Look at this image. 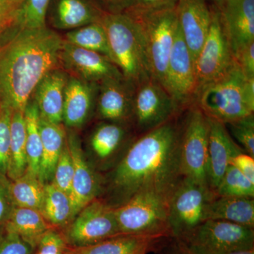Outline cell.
<instances>
[{
    "mask_svg": "<svg viewBox=\"0 0 254 254\" xmlns=\"http://www.w3.org/2000/svg\"><path fill=\"white\" fill-rule=\"evenodd\" d=\"M180 128L181 122L177 117L131 142L110 174V206L117 208L139 193L171 195L183 178Z\"/></svg>",
    "mask_w": 254,
    "mask_h": 254,
    "instance_id": "1",
    "label": "cell"
},
{
    "mask_svg": "<svg viewBox=\"0 0 254 254\" xmlns=\"http://www.w3.org/2000/svg\"><path fill=\"white\" fill-rule=\"evenodd\" d=\"M64 39L47 27H18L0 42V105L25 108L42 78L57 68Z\"/></svg>",
    "mask_w": 254,
    "mask_h": 254,
    "instance_id": "2",
    "label": "cell"
},
{
    "mask_svg": "<svg viewBox=\"0 0 254 254\" xmlns=\"http://www.w3.org/2000/svg\"><path fill=\"white\" fill-rule=\"evenodd\" d=\"M195 103L205 116L225 125L254 115V79L246 78L237 64L225 76L202 88Z\"/></svg>",
    "mask_w": 254,
    "mask_h": 254,
    "instance_id": "3",
    "label": "cell"
},
{
    "mask_svg": "<svg viewBox=\"0 0 254 254\" xmlns=\"http://www.w3.org/2000/svg\"><path fill=\"white\" fill-rule=\"evenodd\" d=\"M123 11L129 14L134 21L150 76L164 86L179 24L176 6L150 11Z\"/></svg>",
    "mask_w": 254,
    "mask_h": 254,
    "instance_id": "4",
    "label": "cell"
},
{
    "mask_svg": "<svg viewBox=\"0 0 254 254\" xmlns=\"http://www.w3.org/2000/svg\"><path fill=\"white\" fill-rule=\"evenodd\" d=\"M100 21L108 36L112 62L125 79L136 87L151 78L131 16L125 11H105Z\"/></svg>",
    "mask_w": 254,
    "mask_h": 254,
    "instance_id": "5",
    "label": "cell"
},
{
    "mask_svg": "<svg viewBox=\"0 0 254 254\" xmlns=\"http://www.w3.org/2000/svg\"><path fill=\"white\" fill-rule=\"evenodd\" d=\"M170 195L139 193L114 208L120 234L159 238L170 235L168 222Z\"/></svg>",
    "mask_w": 254,
    "mask_h": 254,
    "instance_id": "6",
    "label": "cell"
},
{
    "mask_svg": "<svg viewBox=\"0 0 254 254\" xmlns=\"http://www.w3.org/2000/svg\"><path fill=\"white\" fill-rule=\"evenodd\" d=\"M177 242L192 254H227L254 249V230L232 222L207 220Z\"/></svg>",
    "mask_w": 254,
    "mask_h": 254,
    "instance_id": "7",
    "label": "cell"
},
{
    "mask_svg": "<svg viewBox=\"0 0 254 254\" xmlns=\"http://www.w3.org/2000/svg\"><path fill=\"white\" fill-rule=\"evenodd\" d=\"M185 111L187 113L181 122L180 137L182 175L209 187L206 173L208 118L195 103Z\"/></svg>",
    "mask_w": 254,
    "mask_h": 254,
    "instance_id": "8",
    "label": "cell"
},
{
    "mask_svg": "<svg viewBox=\"0 0 254 254\" xmlns=\"http://www.w3.org/2000/svg\"><path fill=\"white\" fill-rule=\"evenodd\" d=\"M215 195L208 187L183 177L169 199L170 235L181 240L204 221L207 205Z\"/></svg>",
    "mask_w": 254,
    "mask_h": 254,
    "instance_id": "9",
    "label": "cell"
},
{
    "mask_svg": "<svg viewBox=\"0 0 254 254\" xmlns=\"http://www.w3.org/2000/svg\"><path fill=\"white\" fill-rule=\"evenodd\" d=\"M212 11L208 35L194 63L198 93L206 85L225 76L237 64L222 26L220 11L214 6Z\"/></svg>",
    "mask_w": 254,
    "mask_h": 254,
    "instance_id": "10",
    "label": "cell"
},
{
    "mask_svg": "<svg viewBox=\"0 0 254 254\" xmlns=\"http://www.w3.org/2000/svg\"><path fill=\"white\" fill-rule=\"evenodd\" d=\"M120 235L114 208L105 200L95 199L78 212L63 237L66 245L80 249Z\"/></svg>",
    "mask_w": 254,
    "mask_h": 254,
    "instance_id": "11",
    "label": "cell"
},
{
    "mask_svg": "<svg viewBox=\"0 0 254 254\" xmlns=\"http://www.w3.org/2000/svg\"><path fill=\"white\" fill-rule=\"evenodd\" d=\"M164 87L173 98L180 113L195 103L198 85L194 62L179 24L168 60Z\"/></svg>",
    "mask_w": 254,
    "mask_h": 254,
    "instance_id": "12",
    "label": "cell"
},
{
    "mask_svg": "<svg viewBox=\"0 0 254 254\" xmlns=\"http://www.w3.org/2000/svg\"><path fill=\"white\" fill-rule=\"evenodd\" d=\"M180 113L170 93L153 78L136 87L132 120L141 134L177 118Z\"/></svg>",
    "mask_w": 254,
    "mask_h": 254,
    "instance_id": "13",
    "label": "cell"
},
{
    "mask_svg": "<svg viewBox=\"0 0 254 254\" xmlns=\"http://www.w3.org/2000/svg\"><path fill=\"white\" fill-rule=\"evenodd\" d=\"M60 64L74 73L73 76L99 83L110 79H125L123 73L105 55L70 44L64 40Z\"/></svg>",
    "mask_w": 254,
    "mask_h": 254,
    "instance_id": "14",
    "label": "cell"
},
{
    "mask_svg": "<svg viewBox=\"0 0 254 254\" xmlns=\"http://www.w3.org/2000/svg\"><path fill=\"white\" fill-rule=\"evenodd\" d=\"M66 143L73 165L72 187L70 194L73 219L81 209L97 199L101 191V182L87 161L77 137L71 133L68 135Z\"/></svg>",
    "mask_w": 254,
    "mask_h": 254,
    "instance_id": "15",
    "label": "cell"
},
{
    "mask_svg": "<svg viewBox=\"0 0 254 254\" xmlns=\"http://www.w3.org/2000/svg\"><path fill=\"white\" fill-rule=\"evenodd\" d=\"M176 10L182 36L195 63L208 35L213 11L207 0H178Z\"/></svg>",
    "mask_w": 254,
    "mask_h": 254,
    "instance_id": "16",
    "label": "cell"
},
{
    "mask_svg": "<svg viewBox=\"0 0 254 254\" xmlns=\"http://www.w3.org/2000/svg\"><path fill=\"white\" fill-rule=\"evenodd\" d=\"M208 121L207 180L210 190L214 191L230 165L232 157L244 150L230 134L225 124L208 118Z\"/></svg>",
    "mask_w": 254,
    "mask_h": 254,
    "instance_id": "17",
    "label": "cell"
},
{
    "mask_svg": "<svg viewBox=\"0 0 254 254\" xmlns=\"http://www.w3.org/2000/svg\"><path fill=\"white\" fill-rule=\"evenodd\" d=\"M136 86L125 79H110L98 84L97 111L100 118L123 123L132 120Z\"/></svg>",
    "mask_w": 254,
    "mask_h": 254,
    "instance_id": "18",
    "label": "cell"
},
{
    "mask_svg": "<svg viewBox=\"0 0 254 254\" xmlns=\"http://www.w3.org/2000/svg\"><path fill=\"white\" fill-rule=\"evenodd\" d=\"M218 10L233 55L254 42V0H226Z\"/></svg>",
    "mask_w": 254,
    "mask_h": 254,
    "instance_id": "19",
    "label": "cell"
},
{
    "mask_svg": "<svg viewBox=\"0 0 254 254\" xmlns=\"http://www.w3.org/2000/svg\"><path fill=\"white\" fill-rule=\"evenodd\" d=\"M98 84L68 76L65 88L63 122L75 128L86 123L96 103Z\"/></svg>",
    "mask_w": 254,
    "mask_h": 254,
    "instance_id": "20",
    "label": "cell"
},
{
    "mask_svg": "<svg viewBox=\"0 0 254 254\" xmlns=\"http://www.w3.org/2000/svg\"><path fill=\"white\" fill-rule=\"evenodd\" d=\"M68 74L55 68L49 71L37 85L33 95L34 101L43 120L53 124H62L64 101Z\"/></svg>",
    "mask_w": 254,
    "mask_h": 254,
    "instance_id": "21",
    "label": "cell"
},
{
    "mask_svg": "<svg viewBox=\"0 0 254 254\" xmlns=\"http://www.w3.org/2000/svg\"><path fill=\"white\" fill-rule=\"evenodd\" d=\"M48 11L53 26L63 30L99 22L106 11L91 0H50Z\"/></svg>",
    "mask_w": 254,
    "mask_h": 254,
    "instance_id": "22",
    "label": "cell"
},
{
    "mask_svg": "<svg viewBox=\"0 0 254 254\" xmlns=\"http://www.w3.org/2000/svg\"><path fill=\"white\" fill-rule=\"evenodd\" d=\"M204 220H222L254 229V198L215 194L207 205Z\"/></svg>",
    "mask_w": 254,
    "mask_h": 254,
    "instance_id": "23",
    "label": "cell"
},
{
    "mask_svg": "<svg viewBox=\"0 0 254 254\" xmlns=\"http://www.w3.org/2000/svg\"><path fill=\"white\" fill-rule=\"evenodd\" d=\"M39 126L42 138V156L38 179L45 185L53 180L57 163L66 144V133L62 124L49 123L41 117Z\"/></svg>",
    "mask_w": 254,
    "mask_h": 254,
    "instance_id": "24",
    "label": "cell"
},
{
    "mask_svg": "<svg viewBox=\"0 0 254 254\" xmlns=\"http://www.w3.org/2000/svg\"><path fill=\"white\" fill-rule=\"evenodd\" d=\"M159 237L147 235H120L96 245L75 249L77 254H142L146 253Z\"/></svg>",
    "mask_w": 254,
    "mask_h": 254,
    "instance_id": "25",
    "label": "cell"
},
{
    "mask_svg": "<svg viewBox=\"0 0 254 254\" xmlns=\"http://www.w3.org/2000/svg\"><path fill=\"white\" fill-rule=\"evenodd\" d=\"M4 227L17 233L35 249L40 239L50 229L41 211L18 206L14 207Z\"/></svg>",
    "mask_w": 254,
    "mask_h": 254,
    "instance_id": "26",
    "label": "cell"
},
{
    "mask_svg": "<svg viewBox=\"0 0 254 254\" xmlns=\"http://www.w3.org/2000/svg\"><path fill=\"white\" fill-rule=\"evenodd\" d=\"M6 187L15 206L36 209L42 213L44 202V185L38 177L26 171L14 180L6 179Z\"/></svg>",
    "mask_w": 254,
    "mask_h": 254,
    "instance_id": "27",
    "label": "cell"
},
{
    "mask_svg": "<svg viewBox=\"0 0 254 254\" xmlns=\"http://www.w3.org/2000/svg\"><path fill=\"white\" fill-rule=\"evenodd\" d=\"M127 137V131L123 123H103L92 135L91 149L99 161L106 163L117 154Z\"/></svg>",
    "mask_w": 254,
    "mask_h": 254,
    "instance_id": "28",
    "label": "cell"
},
{
    "mask_svg": "<svg viewBox=\"0 0 254 254\" xmlns=\"http://www.w3.org/2000/svg\"><path fill=\"white\" fill-rule=\"evenodd\" d=\"M27 169L24 112L13 110L9 168L6 177L10 180H16L22 176L27 171Z\"/></svg>",
    "mask_w": 254,
    "mask_h": 254,
    "instance_id": "29",
    "label": "cell"
},
{
    "mask_svg": "<svg viewBox=\"0 0 254 254\" xmlns=\"http://www.w3.org/2000/svg\"><path fill=\"white\" fill-rule=\"evenodd\" d=\"M44 202L42 213L48 223L64 226L73 220V208L69 195L52 182L44 185Z\"/></svg>",
    "mask_w": 254,
    "mask_h": 254,
    "instance_id": "30",
    "label": "cell"
},
{
    "mask_svg": "<svg viewBox=\"0 0 254 254\" xmlns=\"http://www.w3.org/2000/svg\"><path fill=\"white\" fill-rule=\"evenodd\" d=\"M26 123V149L27 171L38 177L42 156V138L40 131V115L34 100H29L24 110Z\"/></svg>",
    "mask_w": 254,
    "mask_h": 254,
    "instance_id": "31",
    "label": "cell"
},
{
    "mask_svg": "<svg viewBox=\"0 0 254 254\" xmlns=\"http://www.w3.org/2000/svg\"><path fill=\"white\" fill-rule=\"evenodd\" d=\"M64 40L83 49L100 53L111 60L108 36L101 21L68 32Z\"/></svg>",
    "mask_w": 254,
    "mask_h": 254,
    "instance_id": "32",
    "label": "cell"
},
{
    "mask_svg": "<svg viewBox=\"0 0 254 254\" xmlns=\"http://www.w3.org/2000/svg\"><path fill=\"white\" fill-rule=\"evenodd\" d=\"M214 192L220 196L254 198V183L230 165Z\"/></svg>",
    "mask_w": 254,
    "mask_h": 254,
    "instance_id": "33",
    "label": "cell"
},
{
    "mask_svg": "<svg viewBox=\"0 0 254 254\" xmlns=\"http://www.w3.org/2000/svg\"><path fill=\"white\" fill-rule=\"evenodd\" d=\"M50 0H23L20 27H46Z\"/></svg>",
    "mask_w": 254,
    "mask_h": 254,
    "instance_id": "34",
    "label": "cell"
},
{
    "mask_svg": "<svg viewBox=\"0 0 254 254\" xmlns=\"http://www.w3.org/2000/svg\"><path fill=\"white\" fill-rule=\"evenodd\" d=\"M13 110L0 105V176L6 177L11 145V120Z\"/></svg>",
    "mask_w": 254,
    "mask_h": 254,
    "instance_id": "35",
    "label": "cell"
},
{
    "mask_svg": "<svg viewBox=\"0 0 254 254\" xmlns=\"http://www.w3.org/2000/svg\"><path fill=\"white\" fill-rule=\"evenodd\" d=\"M230 134L247 154L254 158V115L226 124Z\"/></svg>",
    "mask_w": 254,
    "mask_h": 254,
    "instance_id": "36",
    "label": "cell"
},
{
    "mask_svg": "<svg viewBox=\"0 0 254 254\" xmlns=\"http://www.w3.org/2000/svg\"><path fill=\"white\" fill-rule=\"evenodd\" d=\"M23 0H0V42L20 27Z\"/></svg>",
    "mask_w": 254,
    "mask_h": 254,
    "instance_id": "37",
    "label": "cell"
},
{
    "mask_svg": "<svg viewBox=\"0 0 254 254\" xmlns=\"http://www.w3.org/2000/svg\"><path fill=\"white\" fill-rule=\"evenodd\" d=\"M73 165L67 143L64 147L55 168L52 183L70 196L72 187Z\"/></svg>",
    "mask_w": 254,
    "mask_h": 254,
    "instance_id": "38",
    "label": "cell"
},
{
    "mask_svg": "<svg viewBox=\"0 0 254 254\" xmlns=\"http://www.w3.org/2000/svg\"><path fill=\"white\" fill-rule=\"evenodd\" d=\"M2 228L0 233V254H33V246L7 227Z\"/></svg>",
    "mask_w": 254,
    "mask_h": 254,
    "instance_id": "39",
    "label": "cell"
},
{
    "mask_svg": "<svg viewBox=\"0 0 254 254\" xmlns=\"http://www.w3.org/2000/svg\"><path fill=\"white\" fill-rule=\"evenodd\" d=\"M66 245L63 236L49 229L41 237L36 246L38 248L37 254H64Z\"/></svg>",
    "mask_w": 254,
    "mask_h": 254,
    "instance_id": "40",
    "label": "cell"
},
{
    "mask_svg": "<svg viewBox=\"0 0 254 254\" xmlns=\"http://www.w3.org/2000/svg\"><path fill=\"white\" fill-rule=\"evenodd\" d=\"M234 57L245 77L254 79V42L237 50Z\"/></svg>",
    "mask_w": 254,
    "mask_h": 254,
    "instance_id": "41",
    "label": "cell"
},
{
    "mask_svg": "<svg viewBox=\"0 0 254 254\" xmlns=\"http://www.w3.org/2000/svg\"><path fill=\"white\" fill-rule=\"evenodd\" d=\"M6 179L0 176V227L6 225L15 206L6 187Z\"/></svg>",
    "mask_w": 254,
    "mask_h": 254,
    "instance_id": "42",
    "label": "cell"
},
{
    "mask_svg": "<svg viewBox=\"0 0 254 254\" xmlns=\"http://www.w3.org/2000/svg\"><path fill=\"white\" fill-rule=\"evenodd\" d=\"M230 165L254 183V157L247 154L245 150H240L232 157Z\"/></svg>",
    "mask_w": 254,
    "mask_h": 254,
    "instance_id": "43",
    "label": "cell"
},
{
    "mask_svg": "<svg viewBox=\"0 0 254 254\" xmlns=\"http://www.w3.org/2000/svg\"><path fill=\"white\" fill-rule=\"evenodd\" d=\"M177 1L178 0H128V5L125 10L150 11L175 7Z\"/></svg>",
    "mask_w": 254,
    "mask_h": 254,
    "instance_id": "44",
    "label": "cell"
},
{
    "mask_svg": "<svg viewBox=\"0 0 254 254\" xmlns=\"http://www.w3.org/2000/svg\"><path fill=\"white\" fill-rule=\"evenodd\" d=\"M108 8L110 12H121L126 9L128 0H102Z\"/></svg>",
    "mask_w": 254,
    "mask_h": 254,
    "instance_id": "45",
    "label": "cell"
},
{
    "mask_svg": "<svg viewBox=\"0 0 254 254\" xmlns=\"http://www.w3.org/2000/svg\"><path fill=\"white\" fill-rule=\"evenodd\" d=\"M170 254H192L190 252L185 248V246L180 243V242H177V245L175 248L172 251Z\"/></svg>",
    "mask_w": 254,
    "mask_h": 254,
    "instance_id": "46",
    "label": "cell"
},
{
    "mask_svg": "<svg viewBox=\"0 0 254 254\" xmlns=\"http://www.w3.org/2000/svg\"><path fill=\"white\" fill-rule=\"evenodd\" d=\"M227 254H254V249L248 250L237 251Z\"/></svg>",
    "mask_w": 254,
    "mask_h": 254,
    "instance_id": "47",
    "label": "cell"
},
{
    "mask_svg": "<svg viewBox=\"0 0 254 254\" xmlns=\"http://www.w3.org/2000/svg\"><path fill=\"white\" fill-rule=\"evenodd\" d=\"M211 1L215 4V6L219 9V8L221 7L222 4L225 2L226 0H211Z\"/></svg>",
    "mask_w": 254,
    "mask_h": 254,
    "instance_id": "48",
    "label": "cell"
},
{
    "mask_svg": "<svg viewBox=\"0 0 254 254\" xmlns=\"http://www.w3.org/2000/svg\"><path fill=\"white\" fill-rule=\"evenodd\" d=\"M146 254V253H143V254Z\"/></svg>",
    "mask_w": 254,
    "mask_h": 254,
    "instance_id": "49",
    "label": "cell"
}]
</instances>
